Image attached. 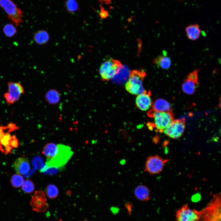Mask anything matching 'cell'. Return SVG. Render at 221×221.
<instances>
[{
  "label": "cell",
  "mask_w": 221,
  "mask_h": 221,
  "mask_svg": "<svg viewBox=\"0 0 221 221\" xmlns=\"http://www.w3.org/2000/svg\"><path fill=\"white\" fill-rule=\"evenodd\" d=\"M200 211L198 221H221L220 193L214 195L210 201Z\"/></svg>",
  "instance_id": "cell-1"
},
{
  "label": "cell",
  "mask_w": 221,
  "mask_h": 221,
  "mask_svg": "<svg viewBox=\"0 0 221 221\" xmlns=\"http://www.w3.org/2000/svg\"><path fill=\"white\" fill-rule=\"evenodd\" d=\"M146 73L143 69L133 70L130 72L129 79L125 85L126 90L130 93L138 95L143 93L145 90L143 82Z\"/></svg>",
  "instance_id": "cell-2"
},
{
  "label": "cell",
  "mask_w": 221,
  "mask_h": 221,
  "mask_svg": "<svg viewBox=\"0 0 221 221\" xmlns=\"http://www.w3.org/2000/svg\"><path fill=\"white\" fill-rule=\"evenodd\" d=\"M57 151L52 158L47 159L46 166L48 168H59L63 167L73 154L69 146L62 144L57 145Z\"/></svg>",
  "instance_id": "cell-3"
},
{
  "label": "cell",
  "mask_w": 221,
  "mask_h": 221,
  "mask_svg": "<svg viewBox=\"0 0 221 221\" xmlns=\"http://www.w3.org/2000/svg\"><path fill=\"white\" fill-rule=\"evenodd\" d=\"M123 65L119 60L110 58L101 64L99 70L102 80L108 81L113 78L119 72Z\"/></svg>",
  "instance_id": "cell-4"
},
{
  "label": "cell",
  "mask_w": 221,
  "mask_h": 221,
  "mask_svg": "<svg viewBox=\"0 0 221 221\" xmlns=\"http://www.w3.org/2000/svg\"><path fill=\"white\" fill-rule=\"evenodd\" d=\"M148 115L154 118V125L157 131L163 132L174 120V115L171 110L166 112H159L151 109Z\"/></svg>",
  "instance_id": "cell-5"
},
{
  "label": "cell",
  "mask_w": 221,
  "mask_h": 221,
  "mask_svg": "<svg viewBox=\"0 0 221 221\" xmlns=\"http://www.w3.org/2000/svg\"><path fill=\"white\" fill-rule=\"evenodd\" d=\"M0 6L5 10L8 18L17 26L23 22V12L12 0H0Z\"/></svg>",
  "instance_id": "cell-6"
},
{
  "label": "cell",
  "mask_w": 221,
  "mask_h": 221,
  "mask_svg": "<svg viewBox=\"0 0 221 221\" xmlns=\"http://www.w3.org/2000/svg\"><path fill=\"white\" fill-rule=\"evenodd\" d=\"M169 161V159H164L158 155L149 156L145 161V171L151 175L158 174Z\"/></svg>",
  "instance_id": "cell-7"
},
{
  "label": "cell",
  "mask_w": 221,
  "mask_h": 221,
  "mask_svg": "<svg viewBox=\"0 0 221 221\" xmlns=\"http://www.w3.org/2000/svg\"><path fill=\"white\" fill-rule=\"evenodd\" d=\"M200 215V211L191 209L186 204L178 209L176 213V221H198Z\"/></svg>",
  "instance_id": "cell-8"
},
{
  "label": "cell",
  "mask_w": 221,
  "mask_h": 221,
  "mask_svg": "<svg viewBox=\"0 0 221 221\" xmlns=\"http://www.w3.org/2000/svg\"><path fill=\"white\" fill-rule=\"evenodd\" d=\"M185 127V119L174 120L163 131L166 135L173 139L180 137L183 133Z\"/></svg>",
  "instance_id": "cell-9"
},
{
  "label": "cell",
  "mask_w": 221,
  "mask_h": 221,
  "mask_svg": "<svg viewBox=\"0 0 221 221\" xmlns=\"http://www.w3.org/2000/svg\"><path fill=\"white\" fill-rule=\"evenodd\" d=\"M30 205L32 210L38 213L45 212L48 207L46 196L42 190L35 192L32 196Z\"/></svg>",
  "instance_id": "cell-10"
},
{
  "label": "cell",
  "mask_w": 221,
  "mask_h": 221,
  "mask_svg": "<svg viewBox=\"0 0 221 221\" xmlns=\"http://www.w3.org/2000/svg\"><path fill=\"white\" fill-rule=\"evenodd\" d=\"M200 69H196L190 73L183 81L182 88L183 91L192 95L196 91L199 84L198 72Z\"/></svg>",
  "instance_id": "cell-11"
},
{
  "label": "cell",
  "mask_w": 221,
  "mask_h": 221,
  "mask_svg": "<svg viewBox=\"0 0 221 221\" xmlns=\"http://www.w3.org/2000/svg\"><path fill=\"white\" fill-rule=\"evenodd\" d=\"M151 93L150 91H145L142 93L137 95L135 100L137 107L142 111L148 110L153 104L151 98Z\"/></svg>",
  "instance_id": "cell-12"
},
{
  "label": "cell",
  "mask_w": 221,
  "mask_h": 221,
  "mask_svg": "<svg viewBox=\"0 0 221 221\" xmlns=\"http://www.w3.org/2000/svg\"><path fill=\"white\" fill-rule=\"evenodd\" d=\"M8 93L14 102L19 100L21 95L24 92L22 85L19 83L9 81L8 83Z\"/></svg>",
  "instance_id": "cell-13"
},
{
  "label": "cell",
  "mask_w": 221,
  "mask_h": 221,
  "mask_svg": "<svg viewBox=\"0 0 221 221\" xmlns=\"http://www.w3.org/2000/svg\"><path fill=\"white\" fill-rule=\"evenodd\" d=\"M13 166L17 174L24 175L27 173L30 168L29 161L26 158L20 157L14 161Z\"/></svg>",
  "instance_id": "cell-14"
},
{
  "label": "cell",
  "mask_w": 221,
  "mask_h": 221,
  "mask_svg": "<svg viewBox=\"0 0 221 221\" xmlns=\"http://www.w3.org/2000/svg\"><path fill=\"white\" fill-rule=\"evenodd\" d=\"M10 132L11 131L9 130L0 140V150L6 154L12 152L13 148L11 147V143L12 136L10 134Z\"/></svg>",
  "instance_id": "cell-15"
},
{
  "label": "cell",
  "mask_w": 221,
  "mask_h": 221,
  "mask_svg": "<svg viewBox=\"0 0 221 221\" xmlns=\"http://www.w3.org/2000/svg\"><path fill=\"white\" fill-rule=\"evenodd\" d=\"M134 194L138 200L142 201H147L150 198V191L149 188L144 185L137 186L134 191Z\"/></svg>",
  "instance_id": "cell-16"
},
{
  "label": "cell",
  "mask_w": 221,
  "mask_h": 221,
  "mask_svg": "<svg viewBox=\"0 0 221 221\" xmlns=\"http://www.w3.org/2000/svg\"><path fill=\"white\" fill-rule=\"evenodd\" d=\"M153 62L158 67L165 70L169 68L172 64L171 58L165 55H160L154 59Z\"/></svg>",
  "instance_id": "cell-17"
},
{
  "label": "cell",
  "mask_w": 221,
  "mask_h": 221,
  "mask_svg": "<svg viewBox=\"0 0 221 221\" xmlns=\"http://www.w3.org/2000/svg\"><path fill=\"white\" fill-rule=\"evenodd\" d=\"M187 37L189 39L196 41L200 37L201 30L199 25L193 24L188 25L185 29Z\"/></svg>",
  "instance_id": "cell-18"
},
{
  "label": "cell",
  "mask_w": 221,
  "mask_h": 221,
  "mask_svg": "<svg viewBox=\"0 0 221 221\" xmlns=\"http://www.w3.org/2000/svg\"><path fill=\"white\" fill-rule=\"evenodd\" d=\"M33 38L37 44L43 45L47 44L50 39L48 32L46 30L41 29L37 31L34 34Z\"/></svg>",
  "instance_id": "cell-19"
},
{
  "label": "cell",
  "mask_w": 221,
  "mask_h": 221,
  "mask_svg": "<svg viewBox=\"0 0 221 221\" xmlns=\"http://www.w3.org/2000/svg\"><path fill=\"white\" fill-rule=\"evenodd\" d=\"M45 99L48 103L51 105H55L60 102V95L57 90L55 89H50L45 93Z\"/></svg>",
  "instance_id": "cell-20"
},
{
  "label": "cell",
  "mask_w": 221,
  "mask_h": 221,
  "mask_svg": "<svg viewBox=\"0 0 221 221\" xmlns=\"http://www.w3.org/2000/svg\"><path fill=\"white\" fill-rule=\"evenodd\" d=\"M153 109L155 111L162 112L170 110V103L165 99L159 98L156 100L152 105Z\"/></svg>",
  "instance_id": "cell-21"
},
{
  "label": "cell",
  "mask_w": 221,
  "mask_h": 221,
  "mask_svg": "<svg viewBox=\"0 0 221 221\" xmlns=\"http://www.w3.org/2000/svg\"><path fill=\"white\" fill-rule=\"evenodd\" d=\"M57 151V145L55 143L50 142L48 143L45 145L42 153L47 157V159H50L54 157Z\"/></svg>",
  "instance_id": "cell-22"
},
{
  "label": "cell",
  "mask_w": 221,
  "mask_h": 221,
  "mask_svg": "<svg viewBox=\"0 0 221 221\" xmlns=\"http://www.w3.org/2000/svg\"><path fill=\"white\" fill-rule=\"evenodd\" d=\"M65 6L67 11L71 14L77 11L79 8L78 4L76 0H67Z\"/></svg>",
  "instance_id": "cell-23"
},
{
  "label": "cell",
  "mask_w": 221,
  "mask_h": 221,
  "mask_svg": "<svg viewBox=\"0 0 221 221\" xmlns=\"http://www.w3.org/2000/svg\"><path fill=\"white\" fill-rule=\"evenodd\" d=\"M47 196L50 198L54 199L58 195L59 191L57 187L55 185L51 184L48 185L45 190Z\"/></svg>",
  "instance_id": "cell-24"
},
{
  "label": "cell",
  "mask_w": 221,
  "mask_h": 221,
  "mask_svg": "<svg viewBox=\"0 0 221 221\" xmlns=\"http://www.w3.org/2000/svg\"><path fill=\"white\" fill-rule=\"evenodd\" d=\"M16 27L12 24L8 23L5 25L3 28V32L7 37H11L17 33Z\"/></svg>",
  "instance_id": "cell-25"
},
{
  "label": "cell",
  "mask_w": 221,
  "mask_h": 221,
  "mask_svg": "<svg viewBox=\"0 0 221 221\" xmlns=\"http://www.w3.org/2000/svg\"><path fill=\"white\" fill-rule=\"evenodd\" d=\"M10 181L12 186L15 188L21 187L24 182L23 177L20 174L17 173L13 175Z\"/></svg>",
  "instance_id": "cell-26"
},
{
  "label": "cell",
  "mask_w": 221,
  "mask_h": 221,
  "mask_svg": "<svg viewBox=\"0 0 221 221\" xmlns=\"http://www.w3.org/2000/svg\"><path fill=\"white\" fill-rule=\"evenodd\" d=\"M34 187L33 182L30 180L27 179L24 182L22 185V189L25 192L30 193L33 191Z\"/></svg>",
  "instance_id": "cell-27"
},
{
  "label": "cell",
  "mask_w": 221,
  "mask_h": 221,
  "mask_svg": "<svg viewBox=\"0 0 221 221\" xmlns=\"http://www.w3.org/2000/svg\"><path fill=\"white\" fill-rule=\"evenodd\" d=\"M100 12L99 13L100 17L103 19H105L108 16V11L105 10L101 4L100 5Z\"/></svg>",
  "instance_id": "cell-28"
},
{
  "label": "cell",
  "mask_w": 221,
  "mask_h": 221,
  "mask_svg": "<svg viewBox=\"0 0 221 221\" xmlns=\"http://www.w3.org/2000/svg\"><path fill=\"white\" fill-rule=\"evenodd\" d=\"M19 145L18 141L15 135H12V139L11 143V146L13 149L17 147Z\"/></svg>",
  "instance_id": "cell-29"
},
{
  "label": "cell",
  "mask_w": 221,
  "mask_h": 221,
  "mask_svg": "<svg viewBox=\"0 0 221 221\" xmlns=\"http://www.w3.org/2000/svg\"><path fill=\"white\" fill-rule=\"evenodd\" d=\"M4 96L8 104L11 105L14 103L13 100L8 92L5 93Z\"/></svg>",
  "instance_id": "cell-30"
},
{
  "label": "cell",
  "mask_w": 221,
  "mask_h": 221,
  "mask_svg": "<svg viewBox=\"0 0 221 221\" xmlns=\"http://www.w3.org/2000/svg\"><path fill=\"white\" fill-rule=\"evenodd\" d=\"M125 206L126 208L128 209V210L129 211V213H130V211H131V209L132 208V204L130 202H127L125 204Z\"/></svg>",
  "instance_id": "cell-31"
},
{
  "label": "cell",
  "mask_w": 221,
  "mask_h": 221,
  "mask_svg": "<svg viewBox=\"0 0 221 221\" xmlns=\"http://www.w3.org/2000/svg\"><path fill=\"white\" fill-rule=\"evenodd\" d=\"M99 2H104L107 5H108L111 3V0H99Z\"/></svg>",
  "instance_id": "cell-32"
},
{
  "label": "cell",
  "mask_w": 221,
  "mask_h": 221,
  "mask_svg": "<svg viewBox=\"0 0 221 221\" xmlns=\"http://www.w3.org/2000/svg\"></svg>",
  "instance_id": "cell-33"
},
{
  "label": "cell",
  "mask_w": 221,
  "mask_h": 221,
  "mask_svg": "<svg viewBox=\"0 0 221 221\" xmlns=\"http://www.w3.org/2000/svg\"></svg>",
  "instance_id": "cell-34"
}]
</instances>
